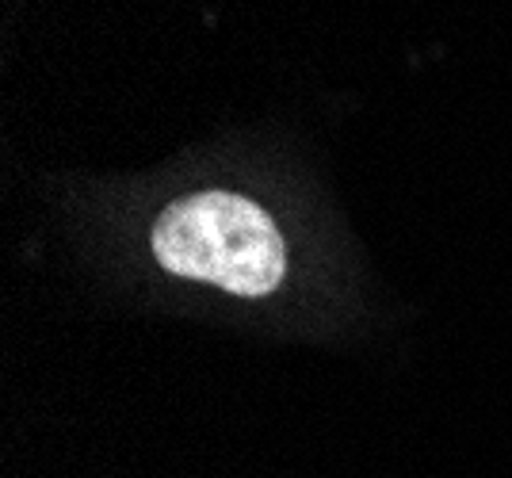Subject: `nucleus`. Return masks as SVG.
Instances as JSON below:
<instances>
[{"mask_svg": "<svg viewBox=\"0 0 512 478\" xmlns=\"http://www.w3.org/2000/svg\"><path fill=\"white\" fill-rule=\"evenodd\" d=\"M153 257L172 276L214 283L230 295H268L287 268L276 222L234 192H195L153 222Z\"/></svg>", "mask_w": 512, "mask_h": 478, "instance_id": "nucleus-1", "label": "nucleus"}]
</instances>
